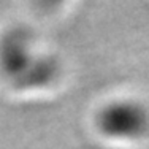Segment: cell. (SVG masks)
<instances>
[{
    "mask_svg": "<svg viewBox=\"0 0 149 149\" xmlns=\"http://www.w3.org/2000/svg\"><path fill=\"white\" fill-rule=\"evenodd\" d=\"M62 79V63L27 22L0 29V92L27 102L51 94Z\"/></svg>",
    "mask_w": 149,
    "mask_h": 149,
    "instance_id": "6da1fadb",
    "label": "cell"
},
{
    "mask_svg": "<svg viewBox=\"0 0 149 149\" xmlns=\"http://www.w3.org/2000/svg\"><path fill=\"white\" fill-rule=\"evenodd\" d=\"M94 127L106 140H136L149 130V113L136 102H109L95 111Z\"/></svg>",
    "mask_w": 149,
    "mask_h": 149,
    "instance_id": "7a4b0ae2",
    "label": "cell"
}]
</instances>
